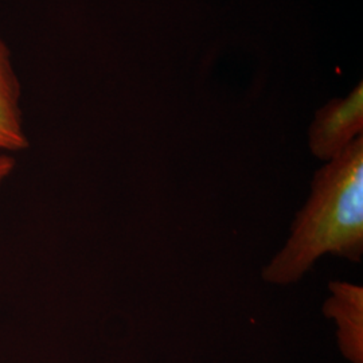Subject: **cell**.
Masks as SVG:
<instances>
[{"label": "cell", "mask_w": 363, "mask_h": 363, "mask_svg": "<svg viewBox=\"0 0 363 363\" xmlns=\"http://www.w3.org/2000/svg\"><path fill=\"white\" fill-rule=\"evenodd\" d=\"M325 255L362 259L363 136L313 174L307 202L261 277L272 286L296 284Z\"/></svg>", "instance_id": "cell-1"}, {"label": "cell", "mask_w": 363, "mask_h": 363, "mask_svg": "<svg viewBox=\"0 0 363 363\" xmlns=\"http://www.w3.org/2000/svg\"><path fill=\"white\" fill-rule=\"evenodd\" d=\"M363 132V86L359 84L347 97L322 106L312 121L308 144L312 155L330 162L340 155Z\"/></svg>", "instance_id": "cell-2"}, {"label": "cell", "mask_w": 363, "mask_h": 363, "mask_svg": "<svg viewBox=\"0 0 363 363\" xmlns=\"http://www.w3.org/2000/svg\"><path fill=\"white\" fill-rule=\"evenodd\" d=\"M328 288L323 313L337 325L339 350L349 362L363 363V286L331 281Z\"/></svg>", "instance_id": "cell-3"}, {"label": "cell", "mask_w": 363, "mask_h": 363, "mask_svg": "<svg viewBox=\"0 0 363 363\" xmlns=\"http://www.w3.org/2000/svg\"><path fill=\"white\" fill-rule=\"evenodd\" d=\"M28 147L21 108V84L11 52L0 38V154L13 155Z\"/></svg>", "instance_id": "cell-4"}, {"label": "cell", "mask_w": 363, "mask_h": 363, "mask_svg": "<svg viewBox=\"0 0 363 363\" xmlns=\"http://www.w3.org/2000/svg\"><path fill=\"white\" fill-rule=\"evenodd\" d=\"M13 169H15L13 156L0 154V186L11 177Z\"/></svg>", "instance_id": "cell-5"}]
</instances>
